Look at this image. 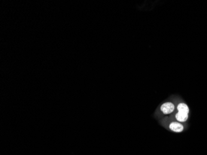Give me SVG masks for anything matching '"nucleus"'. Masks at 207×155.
Segmentation results:
<instances>
[{
    "label": "nucleus",
    "instance_id": "1",
    "mask_svg": "<svg viewBox=\"0 0 207 155\" xmlns=\"http://www.w3.org/2000/svg\"><path fill=\"white\" fill-rule=\"evenodd\" d=\"M175 109V106L174 104H172V102H167L164 103L163 104L161 105V111L166 115L171 114L172 112H173Z\"/></svg>",
    "mask_w": 207,
    "mask_h": 155
},
{
    "label": "nucleus",
    "instance_id": "2",
    "mask_svg": "<svg viewBox=\"0 0 207 155\" xmlns=\"http://www.w3.org/2000/svg\"><path fill=\"white\" fill-rule=\"evenodd\" d=\"M169 127L171 131L174 132H176V133H180V132H183L184 129L183 125L178 122H171L169 124Z\"/></svg>",
    "mask_w": 207,
    "mask_h": 155
},
{
    "label": "nucleus",
    "instance_id": "3",
    "mask_svg": "<svg viewBox=\"0 0 207 155\" xmlns=\"http://www.w3.org/2000/svg\"><path fill=\"white\" fill-rule=\"evenodd\" d=\"M175 118L177 120V121H178V122H185L187 121L188 118V114L178 112L176 114Z\"/></svg>",
    "mask_w": 207,
    "mask_h": 155
},
{
    "label": "nucleus",
    "instance_id": "4",
    "mask_svg": "<svg viewBox=\"0 0 207 155\" xmlns=\"http://www.w3.org/2000/svg\"><path fill=\"white\" fill-rule=\"evenodd\" d=\"M177 109L178 112H182V113H185L188 114L189 113V108L187 104H185V103H180V104L177 106Z\"/></svg>",
    "mask_w": 207,
    "mask_h": 155
}]
</instances>
